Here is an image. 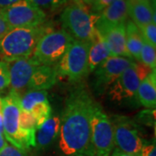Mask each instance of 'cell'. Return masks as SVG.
Wrapping results in <instances>:
<instances>
[{
    "mask_svg": "<svg viewBox=\"0 0 156 156\" xmlns=\"http://www.w3.org/2000/svg\"><path fill=\"white\" fill-rule=\"evenodd\" d=\"M95 104L89 91L83 88L68 97L59 132V147L65 156H92L91 118Z\"/></svg>",
    "mask_w": 156,
    "mask_h": 156,
    "instance_id": "1",
    "label": "cell"
},
{
    "mask_svg": "<svg viewBox=\"0 0 156 156\" xmlns=\"http://www.w3.org/2000/svg\"><path fill=\"white\" fill-rule=\"evenodd\" d=\"M50 30L49 25L21 27L9 30L0 40V58L9 62L31 56L40 38Z\"/></svg>",
    "mask_w": 156,
    "mask_h": 156,
    "instance_id": "2",
    "label": "cell"
},
{
    "mask_svg": "<svg viewBox=\"0 0 156 156\" xmlns=\"http://www.w3.org/2000/svg\"><path fill=\"white\" fill-rule=\"evenodd\" d=\"M98 15L92 14L83 3L76 2L64 8L61 15L62 30L74 40L90 43L95 31Z\"/></svg>",
    "mask_w": 156,
    "mask_h": 156,
    "instance_id": "3",
    "label": "cell"
},
{
    "mask_svg": "<svg viewBox=\"0 0 156 156\" xmlns=\"http://www.w3.org/2000/svg\"><path fill=\"white\" fill-rule=\"evenodd\" d=\"M73 41L74 39L64 30H50L40 38L30 57L41 65L55 66Z\"/></svg>",
    "mask_w": 156,
    "mask_h": 156,
    "instance_id": "4",
    "label": "cell"
},
{
    "mask_svg": "<svg viewBox=\"0 0 156 156\" xmlns=\"http://www.w3.org/2000/svg\"><path fill=\"white\" fill-rule=\"evenodd\" d=\"M90 147L92 156H111L115 147L111 119L97 103L91 118Z\"/></svg>",
    "mask_w": 156,
    "mask_h": 156,
    "instance_id": "5",
    "label": "cell"
},
{
    "mask_svg": "<svg viewBox=\"0 0 156 156\" xmlns=\"http://www.w3.org/2000/svg\"><path fill=\"white\" fill-rule=\"evenodd\" d=\"M89 44L88 42L73 41L66 53L55 65L58 76L67 77L72 82H78L89 74Z\"/></svg>",
    "mask_w": 156,
    "mask_h": 156,
    "instance_id": "6",
    "label": "cell"
},
{
    "mask_svg": "<svg viewBox=\"0 0 156 156\" xmlns=\"http://www.w3.org/2000/svg\"><path fill=\"white\" fill-rule=\"evenodd\" d=\"M21 108L20 95L16 92L11 91L3 99L2 120L4 135L11 145L24 153L30 147L25 142L19 126Z\"/></svg>",
    "mask_w": 156,
    "mask_h": 156,
    "instance_id": "7",
    "label": "cell"
},
{
    "mask_svg": "<svg viewBox=\"0 0 156 156\" xmlns=\"http://www.w3.org/2000/svg\"><path fill=\"white\" fill-rule=\"evenodd\" d=\"M152 71L150 68L141 62H133L128 66L108 89V95L112 101L133 100L136 98L137 90L141 81Z\"/></svg>",
    "mask_w": 156,
    "mask_h": 156,
    "instance_id": "8",
    "label": "cell"
},
{
    "mask_svg": "<svg viewBox=\"0 0 156 156\" xmlns=\"http://www.w3.org/2000/svg\"><path fill=\"white\" fill-rule=\"evenodd\" d=\"M111 122L115 150L127 154L139 155L143 141L140 136L137 125L128 117L122 115L114 116Z\"/></svg>",
    "mask_w": 156,
    "mask_h": 156,
    "instance_id": "9",
    "label": "cell"
},
{
    "mask_svg": "<svg viewBox=\"0 0 156 156\" xmlns=\"http://www.w3.org/2000/svg\"><path fill=\"white\" fill-rule=\"evenodd\" d=\"M10 28L35 27L44 24L46 20L44 11L32 5L29 0H20L5 9L0 10Z\"/></svg>",
    "mask_w": 156,
    "mask_h": 156,
    "instance_id": "10",
    "label": "cell"
},
{
    "mask_svg": "<svg viewBox=\"0 0 156 156\" xmlns=\"http://www.w3.org/2000/svg\"><path fill=\"white\" fill-rule=\"evenodd\" d=\"M133 62L134 59L130 57L109 56L95 69V90L99 93L105 92Z\"/></svg>",
    "mask_w": 156,
    "mask_h": 156,
    "instance_id": "11",
    "label": "cell"
},
{
    "mask_svg": "<svg viewBox=\"0 0 156 156\" xmlns=\"http://www.w3.org/2000/svg\"><path fill=\"white\" fill-rule=\"evenodd\" d=\"M7 63L9 66L11 91H14L19 95H23L26 93L29 82L39 63L30 56L11 60Z\"/></svg>",
    "mask_w": 156,
    "mask_h": 156,
    "instance_id": "12",
    "label": "cell"
},
{
    "mask_svg": "<svg viewBox=\"0 0 156 156\" xmlns=\"http://www.w3.org/2000/svg\"><path fill=\"white\" fill-rule=\"evenodd\" d=\"M22 109L30 112L37 121V128L51 115V107L46 90H32L20 96Z\"/></svg>",
    "mask_w": 156,
    "mask_h": 156,
    "instance_id": "13",
    "label": "cell"
},
{
    "mask_svg": "<svg viewBox=\"0 0 156 156\" xmlns=\"http://www.w3.org/2000/svg\"><path fill=\"white\" fill-rule=\"evenodd\" d=\"M126 23L115 25H96L97 31L104 39L111 56L130 57L126 45ZM131 58V57H130ZM133 59V58H132Z\"/></svg>",
    "mask_w": 156,
    "mask_h": 156,
    "instance_id": "14",
    "label": "cell"
},
{
    "mask_svg": "<svg viewBox=\"0 0 156 156\" xmlns=\"http://www.w3.org/2000/svg\"><path fill=\"white\" fill-rule=\"evenodd\" d=\"M128 15L131 21L140 28L150 23L155 22V5L148 1H128Z\"/></svg>",
    "mask_w": 156,
    "mask_h": 156,
    "instance_id": "15",
    "label": "cell"
},
{
    "mask_svg": "<svg viewBox=\"0 0 156 156\" xmlns=\"http://www.w3.org/2000/svg\"><path fill=\"white\" fill-rule=\"evenodd\" d=\"M128 16V0H115L101 11L96 25H115L126 23Z\"/></svg>",
    "mask_w": 156,
    "mask_h": 156,
    "instance_id": "16",
    "label": "cell"
},
{
    "mask_svg": "<svg viewBox=\"0 0 156 156\" xmlns=\"http://www.w3.org/2000/svg\"><path fill=\"white\" fill-rule=\"evenodd\" d=\"M58 78L56 66L41 65L37 66L27 86L28 91L47 90L56 84Z\"/></svg>",
    "mask_w": 156,
    "mask_h": 156,
    "instance_id": "17",
    "label": "cell"
},
{
    "mask_svg": "<svg viewBox=\"0 0 156 156\" xmlns=\"http://www.w3.org/2000/svg\"><path fill=\"white\" fill-rule=\"evenodd\" d=\"M61 119L58 116H50L35 134V147L42 149L45 148L56 140L60 132Z\"/></svg>",
    "mask_w": 156,
    "mask_h": 156,
    "instance_id": "18",
    "label": "cell"
},
{
    "mask_svg": "<svg viewBox=\"0 0 156 156\" xmlns=\"http://www.w3.org/2000/svg\"><path fill=\"white\" fill-rule=\"evenodd\" d=\"M111 56L109 50L101 34L95 29V34L90 41L88 55V69L89 73L95 71L101 62Z\"/></svg>",
    "mask_w": 156,
    "mask_h": 156,
    "instance_id": "19",
    "label": "cell"
},
{
    "mask_svg": "<svg viewBox=\"0 0 156 156\" xmlns=\"http://www.w3.org/2000/svg\"><path fill=\"white\" fill-rule=\"evenodd\" d=\"M136 98L147 108H154L156 105L155 70L144 78L140 83Z\"/></svg>",
    "mask_w": 156,
    "mask_h": 156,
    "instance_id": "20",
    "label": "cell"
},
{
    "mask_svg": "<svg viewBox=\"0 0 156 156\" xmlns=\"http://www.w3.org/2000/svg\"><path fill=\"white\" fill-rule=\"evenodd\" d=\"M126 25V45L129 56L140 61V50L143 44V37L139 28L131 20L125 23Z\"/></svg>",
    "mask_w": 156,
    "mask_h": 156,
    "instance_id": "21",
    "label": "cell"
},
{
    "mask_svg": "<svg viewBox=\"0 0 156 156\" xmlns=\"http://www.w3.org/2000/svg\"><path fill=\"white\" fill-rule=\"evenodd\" d=\"M140 62L149 67L151 69L155 70L156 66V52L155 47H153L147 41L143 39V44L140 50Z\"/></svg>",
    "mask_w": 156,
    "mask_h": 156,
    "instance_id": "22",
    "label": "cell"
},
{
    "mask_svg": "<svg viewBox=\"0 0 156 156\" xmlns=\"http://www.w3.org/2000/svg\"><path fill=\"white\" fill-rule=\"evenodd\" d=\"M143 39L153 47L156 46V23H150L139 28Z\"/></svg>",
    "mask_w": 156,
    "mask_h": 156,
    "instance_id": "23",
    "label": "cell"
},
{
    "mask_svg": "<svg viewBox=\"0 0 156 156\" xmlns=\"http://www.w3.org/2000/svg\"><path fill=\"white\" fill-rule=\"evenodd\" d=\"M41 10H54L64 4L66 0H29Z\"/></svg>",
    "mask_w": 156,
    "mask_h": 156,
    "instance_id": "24",
    "label": "cell"
},
{
    "mask_svg": "<svg viewBox=\"0 0 156 156\" xmlns=\"http://www.w3.org/2000/svg\"><path fill=\"white\" fill-rule=\"evenodd\" d=\"M10 87V74L7 62L0 61V92Z\"/></svg>",
    "mask_w": 156,
    "mask_h": 156,
    "instance_id": "25",
    "label": "cell"
},
{
    "mask_svg": "<svg viewBox=\"0 0 156 156\" xmlns=\"http://www.w3.org/2000/svg\"><path fill=\"white\" fill-rule=\"evenodd\" d=\"M0 156H24V153L11 144H8L0 152Z\"/></svg>",
    "mask_w": 156,
    "mask_h": 156,
    "instance_id": "26",
    "label": "cell"
},
{
    "mask_svg": "<svg viewBox=\"0 0 156 156\" xmlns=\"http://www.w3.org/2000/svg\"><path fill=\"white\" fill-rule=\"evenodd\" d=\"M115 0H95L92 4V10L94 12H101L102 10H104L106 7L111 5Z\"/></svg>",
    "mask_w": 156,
    "mask_h": 156,
    "instance_id": "27",
    "label": "cell"
},
{
    "mask_svg": "<svg viewBox=\"0 0 156 156\" xmlns=\"http://www.w3.org/2000/svg\"><path fill=\"white\" fill-rule=\"evenodd\" d=\"M138 156H156L155 145L154 144L143 145Z\"/></svg>",
    "mask_w": 156,
    "mask_h": 156,
    "instance_id": "28",
    "label": "cell"
},
{
    "mask_svg": "<svg viewBox=\"0 0 156 156\" xmlns=\"http://www.w3.org/2000/svg\"><path fill=\"white\" fill-rule=\"evenodd\" d=\"M11 30L8 23L5 20L3 13L0 11V40L3 38Z\"/></svg>",
    "mask_w": 156,
    "mask_h": 156,
    "instance_id": "29",
    "label": "cell"
},
{
    "mask_svg": "<svg viewBox=\"0 0 156 156\" xmlns=\"http://www.w3.org/2000/svg\"><path fill=\"white\" fill-rule=\"evenodd\" d=\"M18 1H20V0H0V10L10 7L12 5L16 4Z\"/></svg>",
    "mask_w": 156,
    "mask_h": 156,
    "instance_id": "30",
    "label": "cell"
},
{
    "mask_svg": "<svg viewBox=\"0 0 156 156\" xmlns=\"http://www.w3.org/2000/svg\"><path fill=\"white\" fill-rule=\"evenodd\" d=\"M8 141L6 140L5 137L4 135V132L2 130H0V152L3 150L6 146L8 145Z\"/></svg>",
    "mask_w": 156,
    "mask_h": 156,
    "instance_id": "31",
    "label": "cell"
},
{
    "mask_svg": "<svg viewBox=\"0 0 156 156\" xmlns=\"http://www.w3.org/2000/svg\"><path fill=\"white\" fill-rule=\"evenodd\" d=\"M111 156H138V155H132V154H123L119 151L115 150L114 154H112Z\"/></svg>",
    "mask_w": 156,
    "mask_h": 156,
    "instance_id": "32",
    "label": "cell"
},
{
    "mask_svg": "<svg viewBox=\"0 0 156 156\" xmlns=\"http://www.w3.org/2000/svg\"><path fill=\"white\" fill-rule=\"evenodd\" d=\"M95 0H76V2H80V3H89V4H93Z\"/></svg>",
    "mask_w": 156,
    "mask_h": 156,
    "instance_id": "33",
    "label": "cell"
},
{
    "mask_svg": "<svg viewBox=\"0 0 156 156\" xmlns=\"http://www.w3.org/2000/svg\"><path fill=\"white\" fill-rule=\"evenodd\" d=\"M128 1H148L151 2L154 5H155V0H128Z\"/></svg>",
    "mask_w": 156,
    "mask_h": 156,
    "instance_id": "34",
    "label": "cell"
},
{
    "mask_svg": "<svg viewBox=\"0 0 156 156\" xmlns=\"http://www.w3.org/2000/svg\"><path fill=\"white\" fill-rule=\"evenodd\" d=\"M2 110H3V99L0 97V115H2Z\"/></svg>",
    "mask_w": 156,
    "mask_h": 156,
    "instance_id": "35",
    "label": "cell"
}]
</instances>
